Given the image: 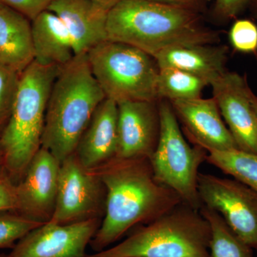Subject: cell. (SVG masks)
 <instances>
[{"label": "cell", "mask_w": 257, "mask_h": 257, "mask_svg": "<svg viewBox=\"0 0 257 257\" xmlns=\"http://www.w3.org/2000/svg\"><path fill=\"white\" fill-rule=\"evenodd\" d=\"M95 4L99 5L101 8H104L107 11L112 9L116 5L119 4L124 0H90Z\"/></svg>", "instance_id": "cell-30"}, {"label": "cell", "mask_w": 257, "mask_h": 257, "mask_svg": "<svg viewBox=\"0 0 257 257\" xmlns=\"http://www.w3.org/2000/svg\"><path fill=\"white\" fill-rule=\"evenodd\" d=\"M42 224L14 211H0V249L14 248L19 240Z\"/></svg>", "instance_id": "cell-23"}, {"label": "cell", "mask_w": 257, "mask_h": 257, "mask_svg": "<svg viewBox=\"0 0 257 257\" xmlns=\"http://www.w3.org/2000/svg\"><path fill=\"white\" fill-rule=\"evenodd\" d=\"M198 192L202 206L216 211L243 242L257 250V192L236 179L200 172Z\"/></svg>", "instance_id": "cell-9"}, {"label": "cell", "mask_w": 257, "mask_h": 257, "mask_svg": "<svg viewBox=\"0 0 257 257\" xmlns=\"http://www.w3.org/2000/svg\"><path fill=\"white\" fill-rule=\"evenodd\" d=\"M6 175V173L5 171L4 155H3V148L0 144V175Z\"/></svg>", "instance_id": "cell-32"}, {"label": "cell", "mask_w": 257, "mask_h": 257, "mask_svg": "<svg viewBox=\"0 0 257 257\" xmlns=\"http://www.w3.org/2000/svg\"><path fill=\"white\" fill-rule=\"evenodd\" d=\"M101 221L92 219L69 224L45 223L19 240L8 257H87L86 248Z\"/></svg>", "instance_id": "cell-10"}, {"label": "cell", "mask_w": 257, "mask_h": 257, "mask_svg": "<svg viewBox=\"0 0 257 257\" xmlns=\"http://www.w3.org/2000/svg\"><path fill=\"white\" fill-rule=\"evenodd\" d=\"M170 102L186 135L194 145L207 152L238 149L213 96Z\"/></svg>", "instance_id": "cell-14"}, {"label": "cell", "mask_w": 257, "mask_h": 257, "mask_svg": "<svg viewBox=\"0 0 257 257\" xmlns=\"http://www.w3.org/2000/svg\"><path fill=\"white\" fill-rule=\"evenodd\" d=\"M54 1L55 0H0V3L16 10L32 21L39 15L48 10Z\"/></svg>", "instance_id": "cell-26"}, {"label": "cell", "mask_w": 257, "mask_h": 257, "mask_svg": "<svg viewBox=\"0 0 257 257\" xmlns=\"http://www.w3.org/2000/svg\"><path fill=\"white\" fill-rule=\"evenodd\" d=\"M106 99L87 54L60 67L47 103L42 148L62 162L75 152L97 106Z\"/></svg>", "instance_id": "cell-3"}, {"label": "cell", "mask_w": 257, "mask_h": 257, "mask_svg": "<svg viewBox=\"0 0 257 257\" xmlns=\"http://www.w3.org/2000/svg\"><path fill=\"white\" fill-rule=\"evenodd\" d=\"M118 105L106 98L94 111L76 148V156L89 170H96L116 157Z\"/></svg>", "instance_id": "cell-15"}, {"label": "cell", "mask_w": 257, "mask_h": 257, "mask_svg": "<svg viewBox=\"0 0 257 257\" xmlns=\"http://www.w3.org/2000/svg\"><path fill=\"white\" fill-rule=\"evenodd\" d=\"M17 207L15 185L6 175H0V211H15Z\"/></svg>", "instance_id": "cell-28"}, {"label": "cell", "mask_w": 257, "mask_h": 257, "mask_svg": "<svg viewBox=\"0 0 257 257\" xmlns=\"http://www.w3.org/2000/svg\"><path fill=\"white\" fill-rule=\"evenodd\" d=\"M253 0H214V13L223 20L236 18Z\"/></svg>", "instance_id": "cell-27"}, {"label": "cell", "mask_w": 257, "mask_h": 257, "mask_svg": "<svg viewBox=\"0 0 257 257\" xmlns=\"http://www.w3.org/2000/svg\"><path fill=\"white\" fill-rule=\"evenodd\" d=\"M0 257H8V254H5V253H1Z\"/></svg>", "instance_id": "cell-33"}, {"label": "cell", "mask_w": 257, "mask_h": 257, "mask_svg": "<svg viewBox=\"0 0 257 257\" xmlns=\"http://www.w3.org/2000/svg\"><path fill=\"white\" fill-rule=\"evenodd\" d=\"M199 211L210 226V257H253V248L235 234L216 211L204 206Z\"/></svg>", "instance_id": "cell-20"}, {"label": "cell", "mask_w": 257, "mask_h": 257, "mask_svg": "<svg viewBox=\"0 0 257 257\" xmlns=\"http://www.w3.org/2000/svg\"><path fill=\"white\" fill-rule=\"evenodd\" d=\"M213 97L240 150L257 153V116L246 76L226 71L211 83Z\"/></svg>", "instance_id": "cell-12"}, {"label": "cell", "mask_w": 257, "mask_h": 257, "mask_svg": "<svg viewBox=\"0 0 257 257\" xmlns=\"http://www.w3.org/2000/svg\"><path fill=\"white\" fill-rule=\"evenodd\" d=\"M20 74L0 64V135L9 121Z\"/></svg>", "instance_id": "cell-24"}, {"label": "cell", "mask_w": 257, "mask_h": 257, "mask_svg": "<svg viewBox=\"0 0 257 257\" xmlns=\"http://www.w3.org/2000/svg\"><path fill=\"white\" fill-rule=\"evenodd\" d=\"M206 162L257 192V153L239 149L209 150Z\"/></svg>", "instance_id": "cell-22"}, {"label": "cell", "mask_w": 257, "mask_h": 257, "mask_svg": "<svg viewBox=\"0 0 257 257\" xmlns=\"http://www.w3.org/2000/svg\"><path fill=\"white\" fill-rule=\"evenodd\" d=\"M60 162L46 149H40L17 185L15 212L45 224L55 211Z\"/></svg>", "instance_id": "cell-11"}, {"label": "cell", "mask_w": 257, "mask_h": 257, "mask_svg": "<svg viewBox=\"0 0 257 257\" xmlns=\"http://www.w3.org/2000/svg\"><path fill=\"white\" fill-rule=\"evenodd\" d=\"M60 69L34 61L20 74L13 110L0 135L5 173L15 185L41 148L47 103Z\"/></svg>", "instance_id": "cell-4"}, {"label": "cell", "mask_w": 257, "mask_h": 257, "mask_svg": "<svg viewBox=\"0 0 257 257\" xmlns=\"http://www.w3.org/2000/svg\"><path fill=\"white\" fill-rule=\"evenodd\" d=\"M155 3L178 7L200 13L207 0H150Z\"/></svg>", "instance_id": "cell-29"}, {"label": "cell", "mask_w": 257, "mask_h": 257, "mask_svg": "<svg viewBox=\"0 0 257 257\" xmlns=\"http://www.w3.org/2000/svg\"><path fill=\"white\" fill-rule=\"evenodd\" d=\"M248 96H249L250 101H251L253 111H254L255 114L257 116V96L253 92L251 88L248 90Z\"/></svg>", "instance_id": "cell-31"}, {"label": "cell", "mask_w": 257, "mask_h": 257, "mask_svg": "<svg viewBox=\"0 0 257 257\" xmlns=\"http://www.w3.org/2000/svg\"><path fill=\"white\" fill-rule=\"evenodd\" d=\"M109 41L127 44L155 57L179 45H214L219 34L206 28L200 13L150 0H124L109 10Z\"/></svg>", "instance_id": "cell-2"}, {"label": "cell", "mask_w": 257, "mask_h": 257, "mask_svg": "<svg viewBox=\"0 0 257 257\" xmlns=\"http://www.w3.org/2000/svg\"><path fill=\"white\" fill-rule=\"evenodd\" d=\"M159 108L160 139L150 158L154 175L159 183L177 193L183 204L199 211L202 204L198 192V177L199 167L206 162L207 150L189 145L170 101H159Z\"/></svg>", "instance_id": "cell-7"}, {"label": "cell", "mask_w": 257, "mask_h": 257, "mask_svg": "<svg viewBox=\"0 0 257 257\" xmlns=\"http://www.w3.org/2000/svg\"><path fill=\"white\" fill-rule=\"evenodd\" d=\"M93 76L116 104L126 101H158L159 68L155 59L137 47L106 40L88 52Z\"/></svg>", "instance_id": "cell-6"}, {"label": "cell", "mask_w": 257, "mask_h": 257, "mask_svg": "<svg viewBox=\"0 0 257 257\" xmlns=\"http://www.w3.org/2000/svg\"><path fill=\"white\" fill-rule=\"evenodd\" d=\"M31 22L34 61L43 66L62 67L73 60L72 37L57 15L47 10Z\"/></svg>", "instance_id": "cell-18"}, {"label": "cell", "mask_w": 257, "mask_h": 257, "mask_svg": "<svg viewBox=\"0 0 257 257\" xmlns=\"http://www.w3.org/2000/svg\"><path fill=\"white\" fill-rule=\"evenodd\" d=\"M229 38L235 51L244 54H257V26L251 20H236L230 29Z\"/></svg>", "instance_id": "cell-25"}, {"label": "cell", "mask_w": 257, "mask_h": 257, "mask_svg": "<svg viewBox=\"0 0 257 257\" xmlns=\"http://www.w3.org/2000/svg\"><path fill=\"white\" fill-rule=\"evenodd\" d=\"M256 251H257V250H256Z\"/></svg>", "instance_id": "cell-34"}, {"label": "cell", "mask_w": 257, "mask_h": 257, "mask_svg": "<svg viewBox=\"0 0 257 257\" xmlns=\"http://www.w3.org/2000/svg\"><path fill=\"white\" fill-rule=\"evenodd\" d=\"M106 197L99 174L84 167L73 154L60 163L55 211L50 222L69 224L102 219Z\"/></svg>", "instance_id": "cell-8"}, {"label": "cell", "mask_w": 257, "mask_h": 257, "mask_svg": "<svg viewBox=\"0 0 257 257\" xmlns=\"http://www.w3.org/2000/svg\"><path fill=\"white\" fill-rule=\"evenodd\" d=\"M209 83L204 79L181 69L160 68L157 78L159 100L169 101L197 99Z\"/></svg>", "instance_id": "cell-21"}, {"label": "cell", "mask_w": 257, "mask_h": 257, "mask_svg": "<svg viewBox=\"0 0 257 257\" xmlns=\"http://www.w3.org/2000/svg\"><path fill=\"white\" fill-rule=\"evenodd\" d=\"M211 229L200 211L183 203L139 225L112 247L87 257H210Z\"/></svg>", "instance_id": "cell-5"}, {"label": "cell", "mask_w": 257, "mask_h": 257, "mask_svg": "<svg viewBox=\"0 0 257 257\" xmlns=\"http://www.w3.org/2000/svg\"><path fill=\"white\" fill-rule=\"evenodd\" d=\"M118 105L116 157L151 158L160 139L159 101H126Z\"/></svg>", "instance_id": "cell-13"}, {"label": "cell", "mask_w": 257, "mask_h": 257, "mask_svg": "<svg viewBox=\"0 0 257 257\" xmlns=\"http://www.w3.org/2000/svg\"><path fill=\"white\" fill-rule=\"evenodd\" d=\"M228 47L224 45H179L157 54L154 58L159 68L172 67L204 79L209 85L226 72Z\"/></svg>", "instance_id": "cell-17"}, {"label": "cell", "mask_w": 257, "mask_h": 257, "mask_svg": "<svg viewBox=\"0 0 257 257\" xmlns=\"http://www.w3.org/2000/svg\"><path fill=\"white\" fill-rule=\"evenodd\" d=\"M96 171L106 197L104 217L89 243L95 252L182 203L177 193L157 182L150 159L115 157Z\"/></svg>", "instance_id": "cell-1"}, {"label": "cell", "mask_w": 257, "mask_h": 257, "mask_svg": "<svg viewBox=\"0 0 257 257\" xmlns=\"http://www.w3.org/2000/svg\"><path fill=\"white\" fill-rule=\"evenodd\" d=\"M48 10L63 21L72 37L75 55L87 54L106 41L109 11L90 0H55Z\"/></svg>", "instance_id": "cell-16"}, {"label": "cell", "mask_w": 257, "mask_h": 257, "mask_svg": "<svg viewBox=\"0 0 257 257\" xmlns=\"http://www.w3.org/2000/svg\"><path fill=\"white\" fill-rule=\"evenodd\" d=\"M30 21L0 3V64L19 74L35 60Z\"/></svg>", "instance_id": "cell-19"}]
</instances>
